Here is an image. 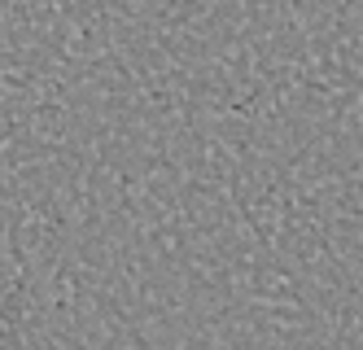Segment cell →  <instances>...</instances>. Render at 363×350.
Listing matches in <instances>:
<instances>
[]
</instances>
